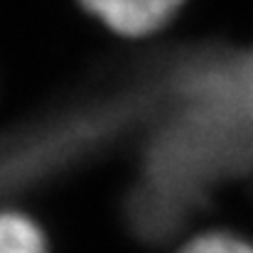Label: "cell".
Returning <instances> with one entry per match:
<instances>
[{
    "label": "cell",
    "mask_w": 253,
    "mask_h": 253,
    "mask_svg": "<svg viewBox=\"0 0 253 253\" xmlns=\"http://www.w3.org/2000/svg\"><path fill=\"white\" fill-rule=\"evenodd\" d=\"M108 30L126 37L153 35L165 27L184 0H79Z\"/></svg>",
    "instance_id": "6da1fadb"
},
{
    "label": "cell",
    "mask_w": 253,
    "mask_h": 253,
    "mask_svg": "<svg viewBox=\"0 0 253 253\" xmlns=\"http://www.w3.org/2000/svg\"><path fill=\"white\" fill-rule=\"evenodd\" d=\"M0 253H44L42 231L22 214H0Z\"/></svg>",
    "instance_id": "7a4b0ae2"
},
{
    "label": "cell",
    "mask_w": 253,
    "mask_h": 253,
    "mask_svg": "<svg viewBox=\"0 0 253 253\" xmlns=\"http://www.w3.org/2000/svg\"><path fill=\"white\" fill-rule=\"evenodd\" d=\"M182 253H253V246L234 239V236L211 234V236L197 239L194 244H189Z\"/></svg>",
    "instance_id": "3957f363"
}]
</instances>
